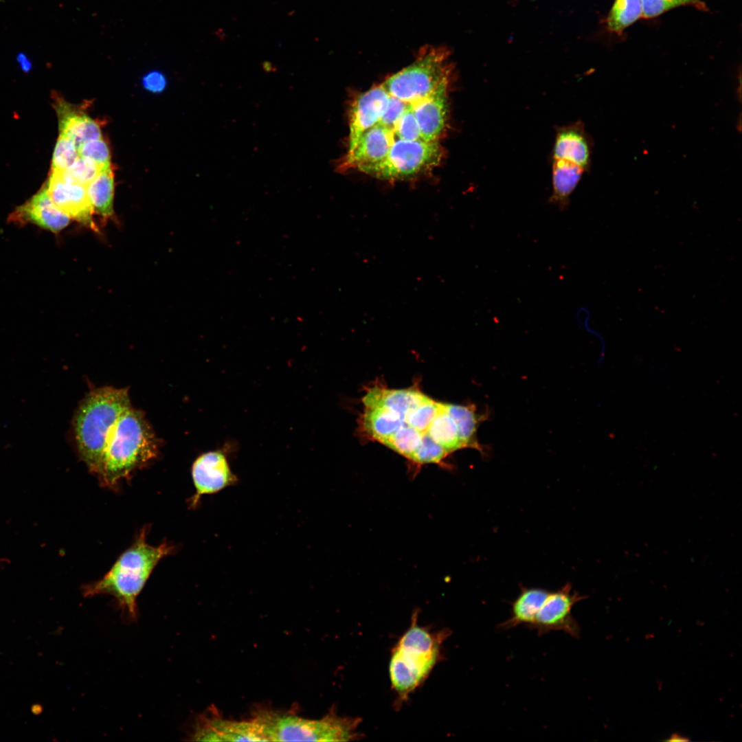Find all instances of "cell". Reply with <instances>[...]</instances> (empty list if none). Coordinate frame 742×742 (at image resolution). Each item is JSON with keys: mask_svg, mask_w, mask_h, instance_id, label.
<instances>
[{"mask_svg": "<svg viewBox=\"0 0 742 742\" xmlns=\"http://www.w3.org/2000/svg\"><path fill=\"white\" fill-rule=\"evenodd\" d=\"M584 169L563 159H553L552 194L550 203L557 205L561 210L567 208L570 196L580 181Z\"/></svg>", "mask_w": 742, "mask_h": 742, "instance_id": "ffe728a7", "label": "cell"}, {"mask_svg": "<svg viewBox=\"0 0 742 742\" xmlns=\"http://www.w3.org/2000/svg\"><path fill=\"white\" fill-rule=\"evenodd\" d=\"M79 157L78 148L74 142L60 134L52 157V170L64 171L71 167Z\"/></svg>", "mask_w": 742, "mask_h": 742, "instance_id": "f546056e", "label": "cell"}, {"mask_svg": "<svg viewBox=\"0 0 742 742\" xmlns=\"http://www.w3.org/2000/svg\"><path fill=\"white\" fill-rule=\"evenodd\" d=\"M426 433L449 453L463 448L456 425L449 414L445 403H440L438 411Z\"/></svg>", "mask_w": 742, "mask_h": 742, "instance_id": "cb8c5ba5", "label": "cell"}, {"mask_svg": "<svg viewBox=\"0 0 742 742\" xmlns=\"http://www.w3.org/2000/svg\"><path fill=\"white\" fill-rule=\"evenodd\" d=\"M449 453L427 433L423 434L421 442L411 460L417 464L439 463Z\"/></svg>", "mask_w": 742, "mask_h": 742, "instance_id": "4dcf8cb0", "label": "cell"}, {"mask_svg": "<svg viewBox=\"0 0 742 742\" xmlns=\"http://www.w3.org/2000/svg\"><path fill=\"white\" fill-rule=\"evenodd\" d=\"M423 434L405 423L381 443L410 460L420 444Z\"/></svg>", "mask_w": 742, "mask_h": 742, "instance_id": "484cf974", "label": "cell"}, {"mask_svg": "<svg viewBox=\"0 0 742 742\" xmlns=\"http://www.w3.org/2000/svg\"><path fill=\"white\" fill-rule=\"evenodd\" d=\"M16 58L22 71L27 73L32 69V63L25 53H18Z\"/></svg>", "mask_w": 742, "mask_h": 742, "instance_id": "d590c367", "label": "cell"}, {"mask_svg": "<svg viewBox=\"0 0 742 742\" xmlns=\"http://www.w3.org/2000/svg\"><path fill=\"white\" fill-rule=\"evenodd\" d=\"M409 104V103L403 102L390 95L388 104L385 112L376 124H379L393 132L396 123L401 117Z\"/></svg>", "mask_w": 742, "mask_h": 742, "instance_id": "836d02e7", "label": "cell"}, {"mask_svg": "<svg viewBox=\"0 0 742 742\" xmlns=\"http://www.w3.org/2000/svg\"><path fill=\"white\" fill-rule=\"evenodd\" d=\"M166 84L167 81L165 76L158 71H150L142 78L144 88L154 93L162 92L165 89Z\"/></svg>", "mask_w": 742, "mask_h": 742, "instance_id": "e575fe53", "label": "cell"}, {"mask_svg": "<svg viewBox=\"0 0 742 742\" xmlns=\"http://www.w3.org/2000/svg\"><path fill=\"white\" fill-rule=\"evenodd\" d=\"M589 157L588 140L581 126H569L558 131L553 159L571 161L585 170L589 165Z\"/></svg>", "mask_w": 742, "mask_h": 742, "instance_id": "2e32d148", "label": "cell"}, {"mask_svg": "<svg viewBox=\"0 0 742 742\" xmlns=\"http://www.w3.org/2000/svg\"><path fill=\"white\" fill-rule=\"evenodd\" d=\"M642 17L651 19L675 8L692 5L702 11L708 10L703 0H641Z\"/></svg>", "mask_w": 742, "mask_h": 742, "instance_id": "f1b7e54d", "label": "cell"}, {"mask_svg": "<svg viewBox=\"0 0 742 742\" xmlns=\"http://www.w3.org/2000/svg\"><path fill=\"white\" fill-rule=\"evenodd\" d=\"M265 741H350L359 739L360 720L333 711L319 719L293 713L258 708L251 718Z\"/></svg>", "mask_w": 742, "mask_h": 742, "instance_id": "5b68a950", "label": "cell"}, {"mask_svg": "<svg viewBox=\"0 0 742 742\" xmlns=\"http://www.w3.org/2000/svg\"><path fill=\"white\" fill-rule=\"evenodd\" d=\"M415 612L407 631L392 650L389 664L391 687L401 703L428 677L442 657L447 629L434 632L419 625Z\"/></svg>", "mask_w": 742, "mask_h": 742, "instance_id": "7a4b0ae2", "label": "cell"}, {"mask_svg": "<svg viewBox=\"0 0 742 742\" xmlns=\"http://www.w3.org/2000/svg\"><path fill=\"white\" fill-rule=\"evenodd\" d=\"M667 741H671V742H675V741H676V742L682 741L683 742V741H690V739L688 737H686L685 736H683L682 734H679L678 733H673L670 736L669 739H667Z\"/></svg>", "mask_w": 742, "mask_h": 742, "instance_id": "8d00e7d4", "label": "cell"}, {"mask_svg": "<svg viewBox=\"0 0 742 742\" xmlns=\"http://www.w3.org/2000/svg\"><path fill=\"white\" fill-rule=\"evenodd\" d=\"M449 78L443 80L427 96L413 103L420 138L438 141L445 131L448 117L447 91Z\"/></svg>", "mask_w": 742, "mask_h": 742, "instance_id": "4fadbf2b", "label": "cell"}, {"mask_svg": "<svg viewBox=\"0 0 742 742\" xmlns=\"http://www.w3.org/2000/svg\"><path fill=\"white\" fill-rule=\"evenodd\" d=\"M442 157L438 141L397 139L382 161L358 170L381 180L406 179L434 168Z\"/></svg>", "mask_w": 742, "mask_h": 742, "instance_id": "52a82bcc", "label": "cell"}, {"mask_svg": "<svg viewBox=\"0 0 742 742\" xmlns=\"http://www.w3.org/2000/svg\"><path fill=\"white\" fill-rule=\"evenodd\" d=\"M550 592L541 588H523L512 603L510 617L499 623V631H506L519 625L529 629L539 607Z\"/></svg>", "mask_w": 742, "mask_h": 742, "instance_id": "e0dca14e", "label": "cell"}, {"mask_svg": "<svg viewBox=\"0 0 742 742\" xmlns=\"http://www.w3.org/2000/svg\"><path fill=\"white\" fill-rule=\"evenodd\" d=\"M146 535L144 528L109 572L83 589V594L87 597L100 594L113 596L131 620L137 618V598L153 569L173 550V547L166 543L157 546L148 544Z\"/></svg>", "mask_w": 742, "mask_h": 742, "instance_id": "6da1fadb", "label": "cell"}, {"mask_svg": "<svg viewBox=\"0 0 742 742\" xmlns=\"http://www.w3.org/2000/svg\"><path fill=\"white\" fill-rule=\"evenodd\" d=\"M426 396L414 390H385L373 387L363 401L366 407L384 406L405 417L406 413L416 407Z\"/></svg>", "mask_w": 742, "mask_h": 742, "instance_id": "d6986e66", "label": "cell"}, {"mask_svg": "<svg viewBox=\"0 0 742 742\" xmlns=\"http://www.w3.org/2000/svg\"><path fill=\"white\" fill-rule=\"evenodd\" d=\"M46 188L54 204L71 219L98 231L86 186L66 181L58 171L52 170Z\"/></svg>", "mask_w": 742, "mask_h": 742, "instance_id": "8fae6325", "label": "cell"}, {"mask_svg": "<svg viewBox=\"0 0 742 742\" xmlns=\"http://www.w3.org/2000/svg\"><path fill=\"white\" fill-rule=\"evenodd\" d=\"M439 405L440 403L435 402L426 396L419 405L406 413L404 421L407 425L420 433H426L431 422L438 411Z\"/></svg>", "mask_w": 742, "mask_h": 742, "instance_id": "4316f807", "label": "cell"}, {"mask_svg": "<svg viewBox=\"0 0 742 742\" xmlns=\"http://www.w3.org/2000/svg\"><path fill=\"white\" fill-rule=\"evenodd\" d=\"M78 151L80 157L90 159L102 168L111 166L110 149L102 138L83 143Z\"/></svg>", "mask_w": 742, "mask_h": 742, "instance_id": "1f68e13d", "label": "cell"}, {"mask_svg": "<svg viewBox=\"0 0 742 742\" xmlns=\"http://www.w3.org/2000/svg\"><path fill=\"white\" fill-rule=\"evenodd\" d=\"M445 405L456 425L463 448L471 447L484 453L482 446L477 439V429L478 424L484 420L485 416L478 414L473 405L450 403H445Z\"/></svg>", "mask_w": 742, "mask_h": 742, "instance_id": "603a6c76", "label": "cell"}, {"mask_svg": "<svg viewBox=\"0 0 742 742\" xmlns=\"http://www.w3.org/2000/svg\"><path fill=\"white\" fill-rule=\"evenodd\" d=\"M129 407L126 389L103 387L90 392L77 410L74 431L78 451L89 469L98 476L110 433Z\"/></svg>", "mask_w": 742, "mask_h": 742, "instance_id": "3957f363", "label": "cell"}, {"mask_svg": "<svg viewBox=\"0 0 742 742\" xmlns=\"http://www.w3.org/2000/svg\"><path fill=\"white\" fill-rule=\"evenodd\" d=\"M190 737L200 741H265L251 719L229 720L210 712L198 717Z\"/></svg>", "mask_w": 742, "mask_h": 742, "instance_id": "30bf717a", "label": "cell"}, {"mask_svg": "<svg viewBox=\"0 0 742 742\" xmlns=\"http://www.w3.org/2000/svg\"><path fill=\"white\" fill-rule=\"evenodd\" d=\"M393 133L400 139L409 141L421 139L419 128L414 113L413 103L409 104L401 117L396 123Z\"/></svg>", "mask_w": 742, "mask_h": 742, "instance_id": "d6a6232c", "label": "cell"}, {"mask_svg": "<svg viewBox=\"0 0 742 742\" xmlns=\"http://www.w3.org/2000/svg\"><path fill=\"white\" fill-rule=\"evenodd\" d=\"M157 447L155 434L142 413L129 407L109 436L99 476L101 482L115 486L134 469L154 458Z\"/></svg>", "mask_w": 742, "mask_h": 742, "instance_id": "277c9868", "label": "cell"}, {"mask_svg": "<svg viewBox=\"0 0 742 742\" xmlns=\"http://www.w3.org/2000/svg\"><path fill=\"white\" fill-rule=\"evenodd\" d=\"M390 95L382 84L360 95L352 103L349 114L347 154L355 148L361 135L379 122L388 104Z\"/></svg>", "mask_w": 742, "mask_h": 742, "instance_id": "7c38bea8", "label": "cell"}, {"mask_svg": "<svg viewBox=\"0 0 742 742\" xmlns=\"http://www.w3.org/2000/svg\"><path fill=\"white\" fill-rule=\"evenodd\" d=\"M227 445L209 451L199 456L192 466V477L195 493L190 506L195 508L202 496L213 495L238 483V476L232 471Z\"/></svg>", "mask_w": 742, "mask_h": 742, "instance_id": "ba28073f", "label": "cell"}, {"mask_svg": "<svg viewBox=\"0 0 742 742\" xmlns=\"http://www.w3.org/2000/svg\"><path fill=\"white\" fill-rule=\"evenodd\" d=\"M103 168L93 161L79 156L68 169L58 172L65 180L87 186Z\"/></svg>", "mask_w": 742, "mask_h": 742, "instance_id": "83f0119b", "label": "cell"}, {"mask_svg": "<svg viewBox=\"0 0 742 742\" xmlns=\"http://www.w3.org/2000/svg\"><path fill=\"white\" fill-rule=\"evenodd\" d=\"M447 56L445 49H425L412 65L386 79L382 85L391 96L403 102L419 101L450 77Z\"/></svg>", "mask_w": 742, "mask_h": 742, "instance_id": "8992f818", "label": "cell"}, {"mask_svg": "<svg viewBox=\"0 0 742 742\" xmlns=\"http://www.w3.org/2000/svg\"><path fill=\"white\" fill-rule=\"evenodd\" d=\"M585 598L572 592L569 583L556 592H550L529 629L537 631L539 636L551 631H561L573 638H579L580 627L572 614V609L574 604Z\"/></svg>", "mask_w": 742, "mask_h": 742, "instance_id": "9c48e42d", "label": "cell"}, {"mask_svg": "<svg viewBox=\"0 0 742 742\" xmlns=\"http://www.w3.org/2000/svg\"><path fill=\"white\" fill-rule=\"evenodd\" d=\"M642 17L641 0H615L606 19L607 29L621 34Z\"/></svg>", "mask_w": 742, "mask_h": 742, "instance_id": "d4e9b609", "label": "cell"}, {"mask_svg": "<svg viewBox=\"0 0 742 742\" xmlns=\"http://www.w3.org/2000/svg\"><path fill=\"white\" fill-rule=\"evenodd\" d=\"M59 111L60 134L71 139L77 148L85 142L102 138L99 123L91 117L63 104Z\"/></svg>", "mask_w": 742, "mask_h": 742, "instance_id": "ac0fdd59", "label": "cell"}, {"mask_svg": "<svg viewBox=\"0 0 742 742\" xmlns=\"http://www.w3.org/2000/svg\"><path fill=\"white\" fill-rule=\"evenodd\" d=\"M363 427L374 440L382 442L405 424L404 417L384 406L366 407Z\"/></svg>", "mask_w": 742, "mask_h": 742, "instance_id": "7402d4cb", "label": "cell"}, {"mask_svg": "<svg viewBox=\"0 0 742 742\" xmlns=\"http://www.w3.org/2000/svg\"><path fill=\"white\" fill-rule=\"evenodd\" d=\"M394 141L392 131L376 124L361 135L355 149L342 160L339 168L358 170L380 162L386 157Z\"/></svg>", "mask_w": 742, "mask_h": 742, "instance_id": "9a60e30c", "label": "cell"}, {"mask_svg": "<svg viewBox=\"0 0 742 742\" xmlns=\"http://www.w3.org/2000/svg\"><path fill=\"white\" fill-rule=\"evenodd\" d=\"M86 190L94 213L104 219H108L114 215L115 183L111 166L104 168L86 186Z\"/></svg>", "mask_w": 742, "mask_h": 742, "instance_id": "44dd1931", "label": "cell"}, {"mask_svg": "<svg viewBox=\"0 0 742 742\" xmlns=\"http://www.w3.org/2000/svg\"><path fill=\"white\" fill-rule=\"evenodd\" d=\"M8 220L19 225L32 223L56 234L69 224L71 218L58 208L47 188H43L27 203L17 207Z\"/></svg>", "mask_w": 742, "mask_h": 742, "instance_id": "5bb4252c", "label": "cell"}]
</instances>
